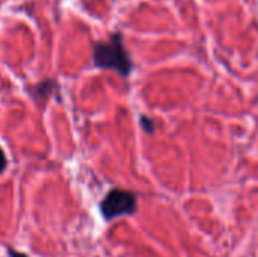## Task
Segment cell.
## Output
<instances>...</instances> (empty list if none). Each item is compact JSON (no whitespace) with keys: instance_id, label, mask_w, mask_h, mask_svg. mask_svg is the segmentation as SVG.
<instances>
[{"instance_id":"1","label":"cell","mask_w":258,"mask_h":257,"mask_svg":"<svg viewBox=\"0 0 258 257\" xmlns=\"http://www.w3.org/2000/svg\"><path fill=\"white\" fill-rule=\"evenodd\" d=\"M92 62L97 68L115 71L121 77H128L135 70V62L124 45L121 32H113L107 39L94 44Z\"/></svg>"},{"instance_id":"2","label":"cell","mask_w":258,"mask_h":257,"mask_svg":"<svg viewBox=\"0 0 258 257\" xmlns=\"http://www.w3.org/2000/svg\"><path fill=\"white\" fill-rule=\"evenodd\" d=\"M138 211V195L133 191L113 188L100 203V212L106 221H113L121 217H132Z\"/></svg>"},{"instance_id":"3","label":"cell","mask_w":258,"mask_h":257,"mask_svg":"<svg viewBox=\"0 0 258 257\" xmlns=\"http://www.w3.org/2000/svg\"><path fill=\"white\" fill-rule=\"evenodd\" d=\"M54 88H56V83L53 80H44L33 88V98L35 100H47Z\"/></svg>"},{"instance_id":"4","label":"cell","mask_w":258,"mask_h":257,"mask_svg":"<svg viewBox=\"0 0 258 257\" xmlns=\"http://www.w3.org/2000/svg\"><path fill=\"white\" fill-rule=\"evenodd\" d=\"M139 124L142 127V130L147 133V135H153L156 132V123L153 118L147 117V115H141L139 117Z\"/></svg>"},{"instance_id":"5","label":"cell","mask_w":258,"mask_h":257,"mask_svg":"<svg viewBox=\"0 0 258 257\" xmlns=\"http://www.w3.org/2000/svg\"><path fill=\"white\" fill-rule=\"evenodd\" d=\"M6 167H8V159H6V155H5L3 148L0 147V174L6 170Z\"/></svg>"},{"instance_id":"6","label":"cell","mask_w":258,"mask_h":257,"mask_svg":"<svg viewBox=\"0 0 258 257\" xmlns=\"http://www.w3.org/2000/svg\"><path fill=\"white\" fill-rule=\"evenodd\" d=\"M8 256L9 257H29L26 253H20L17 250H12V248H8Z\"/></svg>"}]
</instances>
